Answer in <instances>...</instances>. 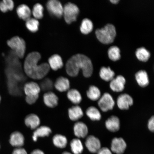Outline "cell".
I'll return each instance as SVG.
<instances>
[{
	"mask_svg": "<svg viewBox=\"0 0 154 154\" xmlns=\"http://www.w3.org/2000/svg\"><path fill=\"white\" fill-rule=\"evenodd\" d=\"M41 58L39 53L32 52L28 54L25 59L24 72L27 75L33 79H42L49 72L50 67L48 63H43L38 64Z\"/></svg>",
	"mask_w": 154,
	"mask_h": 154,
	"instance_id": "obj_1",
	"label": "cell"
},
{
	"mask_svg": "<svg viewBox=\"0 0 154 154\" xmlns=\"http://www.w3.org/2000/svg\"><path fill=\"white\" fill-rule=\"evenodd\" d=\"M80 69H82L85 77L89 78L93 73V65L88 57L82 54H77L67 61L66 70L69 76L74 77L78 76Z\"/></svg>",
	"mask_w": 154,
	"mask_h": 154,
	"instance_id": "obj_2",
	"label": "cell"
},
{
	"mask_svg": "<svg viewBox=\"0 0 154 154\" xmlns=\"http://www.w3.org/2000/svg\"><path fill=\"white\" fill-rule=\"evenodd\" d=\"M95 34L100 42L108 44L112 43L114 41L116 32L115 26L112 24H108L104 27L96 30Z\"/></svg>",
	"mask_w": 154,
	"mask_h": 154,
	"instance_id": "obj_3",
	"label": "cell"
},
{
	"mask_svg": "<svg viewBox=\"0 0 154 154\" xmlns=\"http://www.w3.org/2000/svg\"><path fill=\"white\" fill-rule=\"evenodd\" d=\"M7 44L9 47L15 52V54L20 58L24 56L26 51V43L22 38L14 36L8 40Z\"/></svg>",
	"mask_w": 154,
	"mask_h": 154,
	"instance_id": "obj_4",
	"label": "cell"
},
{
	"mask_svg": "<svg viewBox=\"0 0 154 154\" xmlns=\"http://www.w3.org/2000/svg\"><path fill=\"white\" fill-rule=\"evenodd\" d=\"M79 8L74 4L68 3L63 7V15L65 22L70 24L77 20L79 13Z\"/></svg>",
	"mask_w": 154,
	"mask_h": 154,
	"instance_id": "obj_5",
	"label": "cell"
},
{
	"mask_svg": "<svg viewBox=\"0 0 154 154\" xmlns=\"http://www.w3.org/2000/svg\"><path fill=\"white\" fill-rule=\"evenodd\" d=\"M98 105L104 112L112 110L115 105V102L110 94L105 93L98 100Z\"/></svg>",
	"mask_w": 154,
	"mask_h": 154,
	"instance_id": "obj_6",
	"label": "cell"
},
{
	"mask_svg": "<svg viewBox=\"0 0 154 154\" xmlns=\"http://www.w3.org/2000/svg\"><path fill=\"white\" fill-rule=\"evenodd\" d=\"M47 7L50 14L57 18H60L63 15V7L57 0H51L47 4Z\"/></svg>",
	"mask_w": 154,
	"mask_h": 154,
	"instance_id": "obj_7",
	"label": "cell"
},
{
	"mask_svg": "<svg viewBox=\"0 0 154 154\" xmlns=\"http://www.w3.org/2000/svg\"><path fill=\"white\" fill-rule=\"evenodd\" d=\"M117 106L121 110H127L133 104L134 100L131 96L127 94H121L117 98Z\"/></svg>",
	"mask_w": 154,
	"mask_h": 154,
	"instance_id": "obj_8",
	"label": "cell"
},
{
	"mask_svg": "<svg viewBox=\"0 0 154 154\" xmlns=\"http://www.w3.org/2000/svg\"><path fill=\"white\" fill-rule=\"evenodd\" d=\"M85 144L87 149L92 153H97L101 148V143L100 140L92 135L87 137Z\"/></svg>",
	"mask_w": 154,
	"mask_h": 154,
	"instance_id": "obj_9",
	"label": "cell"
},
{
	"mask_svg": "<svg viewBox=\"0 0 154 154\" xmlns=\"http://www.w3.org/2000/svg\"><path fill=\"white\" fill-rule=\"evenodd\" d=\"M127 144L122 138L116 137L112 140L111 144V151L116 154H123L126 149Z\"/></svg>",
	"mask_w": 154,
	"mask_h": 154,
	"instance_id": "obj_10",
	"label": "cell"
},
{
	"mask_svg": "<svg viewBox=\"0 0 154 154\" xmlns=\"http://www.w3.org/2000/svg\"><path fill=\"white\" fill-rule=\"evenodd\" d=\"M9 142L13 147H22L25 143L24 137L22 133L18 131H16L11 134Z\"/></svg>",
	"mask_w": 154,
	"mask_h": 154,
	"instance_id": "obj_11",
	"label": "cell"
},
{
	"mask_svg": "<svg viewBox=\"0 0 154 154\" xmlns=\"http://www.w3.org/2000/svg\"><path fill=\"white\" fill-rule=\"evenodd\" d=\"M23 90L26 96L39 95L41 91L40 85L33 82L26 83L23 87Z\"/></svg>",
	"mask_w": 154,
	"mask_h": 154,
	"instance_id": "obj_12",
	"label": "cell"
},
{
	"mask_svg": "<svg viewBox=\"0 0 154 154\" xmlns=\"http://www.w3.org/2000/svg\"><path fill=\"white\" fill-rule=\"evenodd\" d=\"M126 82V79L124 76L119 75L111 81L109 86L113 91L117 92H122L124 89Z\"/></svg>",
	"mask_w": 154,
	"mask_h": 154,
	"instance_id": "obj_13",
	"label": "cell"
},
{
	"mask_svg": "<svg viewBox=\"0 0 154 154\" xmlns=\"http://www.w3.org/2000/svg\"><path fill=\"white\" fill-rule=\"evenodd\" d=\"M43 98L44 104L48 107L53 108L58 104V97L51 91L46 92L44 94Z\"/></svg>",
	"mask_w": 154,
	"mask_h": 154,
	"instance_id": "obj_14",
	"label": "cell"
},
{
	"mask_svg": "<svg viewBox=\"0 0 154 154\" xmlns=\"http://www.w3.org/2000/svg\"><path fill=\"white\" fill-rule=\"evenodd\" d=\"M51 133L52 130L49 127L45 126H39L34 130L32 139L34 142H36L38 138L49 136Z\"/></svg>",
	"mask_w": 154,
	"mask_h": 154,
	"instance_id": "obj_15",
	"label": "cell"
},
{
	"mask_svg": "<svg viewBox=\"0 0 154 154\" xmlns=\"http://www.w3.org/2000/svg\"><path fill=\"white\" fill-rule=\"evenodd\" d=\"M24 123L28 128L35 130L40 126V120L37 115L34 113H30L25 117Z\"/></svg>",
	"mask_w": 154,
	"mask_h": 154,
	"instance_id": "obj_16",
	"label": "cell"
},
{
	"mask_svg": "<svg viewBox=\"0 0 154 154\" xmlns=\"http://www.w3.org/2000/svg\"><path fill=\"white\" fill-rule=\"evenodd\" d=\"M73 130L75 135L78 138H85L88 133L87 126L82 122H76L74 125Z\"/></svg>",
	"mask_w": 154,
	"mask_h": 154,
	"instance_id": "obj_17",
	"label": "cell"
},
{
	"mask_svg": "<svg viewBox=\"0 0 154 154\" xmlns=\"http://www.w3.org/2000/svg\"><path fill=\"white\" fill-rule=\"evenodd\" d=\"M54 85L56 89L61 92L68 91L70 86L68 79L63 76L58 78Z\"/></svg>",
	"mask_w": 154,
	"mask_h": 154,
	"instance_id": "obj_18",
	"label": "cell"
},
{
	"mask_svg": "<svg viewBox=\"0 0 154 154\" xmlns=\"http://www.w3.org/2000/svg\"><path fill=\"white\" fill-rule=\"evenodd\" d=\"M105 126L109 131L113 132L118 131L120 128V119L117 116H112L106 121Z\"/></svg>",
	"mask_w": 154,
	"mask_h": 154,
	"instance_id": "obj_19",
	"label": "cell"
},
{
	"mask_svg": "<svg viewBox=\"0 0 154 154\" xmlns=\"http://www.w3.org/2000/svg\"><path fill=\"white\" fill-rule=\"evenodd\" d=\"M69 119L73 121H78L83 116L84 112L82 108L78 105L73 106L68 109Z\"/></svg>",
	"mask_w": 154,
	"mask_h": 154,
	"instance_id": "obj_20",
	"label": "cell"
},
{
	"mask_svg": "<svg viewBox=\"0 0 154 154\" xmlns=\"http://www.w3.org/2000/svg\"><path fill=\"white\" fill-rule=\"evenodd\" d=\"M48 64L50 68L53 70L57 71L60 69L63 66V63L62 58L60 56L54 54L50 57L48 60Z\"/></svg>",
	"mask_w": 154,
	"mask_h": 154,
	"instance_id": "obj_21",
	"label": "cell"
},
{
	"mask_svg": "<svg viewBox=\"0 0 154 154\" xmlns=\"http://www.w3.org/2000/svg\"><path fill=\"white\" fill-rule=\"evenodd\" d=\"M135 78L138 85L142 88L146 87L149 85V80L146 71L140 70L136 73Z\"/></svg>",
	"mask_w": 154,
	"mask_h": 154,
	"instance_id": "obj_22",
	"label": "cell"
},
{
	"mask_svg": "<svg viewBox=\"0 0 154 154\" xmlns=\"http://www.w3.org/2000/svg\"><path fill=\"white\" fill-rule=\"evenodd\" d=\"M67 97L69 101L76 105L80 103L82 100V96L80 92L74 88L70 89L67 91Z\"/></svg>",
	"mask_w": 154,
	"mask_h": 154,
	"instance_id": "obj_23",
	"label": "cell"
},
{
	"mask_svg": "<svg viewBox=\"0 0 154 154\" xmlns=\"http://www.w3.org/2000/svg\"><path fill=\"white\" fill-rule=\"evenodd\" d=\"M17 13L19 18L26 21L30 18L32 14L29 8L25 5H19L17 9Z\"/></svg>",
	"mask_w": 154,
	"mask_h": 154,
	"instance_id": "obj_24",
	"label": "cell"
},
{
	"mask_svg": "<svg viewBox=\"0 0 154 154\" xmlns=\"http://www.w3.org/2000/svg\"><path fill=\"white\" fill-rule=\"evenodd\" d=\"M52 142L54 146L60 149H64L68 143L66 137L60 134H57L53 136Z\"/></svg>",
	"mask_w": 154,
	"mask_h": 154,
	"instance_id": "obj_25",
	"label": "cell"
},
{
	"mask_svg": "<svg viewBox=\"0 0 154 154\" xmlns=\"http://www.w3.org/2000/svg\"><path fill=\"white\" fill-rule=\"evenodd\" d=\"M71 151L73 154H81L84 150L82 142L79 138H74L70 142Z\"/></svg>",
	"mask_w": 154,
	"mask_h": 154,
	"instance_id": "obj_26",
	"label": "cell"
},
{
	"mask_svg": "<svg viewBox=\"0 0 154 154\" xmlns=\"http://www.w3.org/2000/svg\"><path fill=\"white\" fill-rule=\"evenodd\" d=\"M87 96L90 100L92 101L98 100L101 97L100 90L97 87L92 85L90 87L87 91Z\"/></svg>",
	"mask_w": 154,
	"mask_h": 154,
	"instance_id": "obj_27",
	"label": "cell"
},
{
	"mask_svg": "<svg viewBox=\"0 0 154 154\" xmlns=\"http://www.w3.org/2000/svg\"><path fill=\"white\" fill-rule=\"evenodd\" d=\"M115 75L114 72L109 67H103L100 70V77L106 82H111L114 78Z\"/></svg>",
	"mask_w": 154,
	"mask_h": 154,
	"instance_id": "obj_28",
	"label": "cell"
},
{
	"mask_svg": "<svg viewBox=\"0 0 154 154\" xmlns=\"http://www.w3.org/2000/svg\"><path fill=\"white\" fill-rule=\"evenodd\" d=\"M86 114L87 116L94 121H99L101 118L100 112L97 108L94 106H90L86 109Z\"/></svg>",
	"mask_w": 154,
	"mask_h": 154,
	"instance_id": "obj_29",
	"label": "cell"
},
{
	"mask_svg": "<svg viewBox=\"0 0 154 154\" xmlns=\"http://www.w3.org/2000/svg\"><path fill=\"white\" fill-rule=\"evenodd\" d=\"M93 29V24L92 21L88 18L82 20L80 29L82 34H88L92 32Z\"/></svg>",
	"mask_w": 154,
	"mask_h": 154,
	"instance_id": "obj_30",
	"label": "cell"
},
{
	"mask_svg": "<svg viewBox=\"0 0 154 154\" xmlns=\"http://www.w3.org/2000/svg\"><path fill=\"white\" fill-rule=\"evenodd\" d=\"M137 57L139 60L146 62L150 57V53L146 48L141 47L137 50L136 52Z\"/></svg>",
	"mask_w": 154,
	"mask_h": 154,
	"instance_id": "obj_31",
	"label": "cell"
},
{
	"mask_svg": "<svg viewBox=\"0 0 154 154\" xmlns=\"http://www.w3.org/2000/svg\"><path fill=\"white\" fill-rule=\"evenodd\" d=\"M108 56L109 58L113 61L119 60L121 58L120 49L116 46H112L108 50Z\"/></svg>",
	"mask_w": 154,
	"mask_h": 154,
	"instance_id": "obj_32",
	"label": "cell"
},
{
	"mask_svg": "<svg viewBox=\"0 0 154 154\" xmlns=\"http://www.w3.org/2000/svg\"><path fill=\"white\" fill-rule=\"evenodd\" d=\"M26 27L29 31L35 32L38 30L39 23L37 19L30 18L26 21Z\"/></svg>",
	"mask_w": 154,
	"mask_h": 154,
	"instance_id": "obj_33",
	"label": "cell"
},
{
	"mask_svg": "<svg viewBox=\"0 0 154 154\" xmlns=\"http://www.w3.org/2000/svg\"><path fill=\"white\" fill-rule=\"evenodd\" d=\"M14 3L11 0H3L0 2V10L3 13L12 11L14 8Z\"/></svg>",
	"mask_w": 154,
	"mask_h": 154,
	"instance_id": "obj_34",
	"label": "cell"
},
{
	"mask_svg": "<svg viewBox=\"0 0 154 154\" xmlns=\"http://www.w3.org/2000/svg\"><path fill=\"white\" fill-rule=\"evenodd\" d=\"M44 8L43 6L39 3L34 5L32 13L35 19H41L43 17Z\"/></svg>",
	"mask_w": 154,
	"mask_h": 154,
	"instance_id": "obj_35",
	"label": "cell"
},
{
	"mask_svg": "<svg viewBox=\"0 0 154 154\" xmlns=\"http://www.w3.org/2000/svg\"><path fill=\"white\" fill-rule=\"evenodd\" d=\"M54 86L53 82L49 79L47 78L42 81L40 86L41 90L46 92L51 91Z\"/></svg>",
	"mask_w": 154,
	"mask_h": 154,
	"instance_id": "obj_36",
	"label": "cell"
},
{
	"mask_svg": "<svg viewBox=\"0 0 154 154\" xmlns=\"http://www.w3.org/2000/svg\"><path fill=\"white\" fill-rule=\"evenodd\" d=\"M38 97H39V95L26 96V103L29 105H33L37 101Z\"/></svg>",
	"mask_w": 154,
	"mask_h": 154,
	"instance_id": "obj_37",
	"label": "cell"
},
{
	"mask_svg": "<svg viewBox=\"0 0 154 154\" xmlns=\"http://www.w3.org/2000/svg\"><path fill=\"white\" fill-rule=\"evenodd\" d=\"M12 154H28L26 150L24 148H16L13 150Z\"/></svg>",
	"mask_w": 154,
	"mask_h": 154,
	"instance_id": "obj_38",
	"label": "cell"
},
{
	"mask_svg": "<svg viewBox=\"0 0 154 154\" xmlns=\"http://www.w3.org/2000/svg\"><path fill=\"white\" fill-rule=\"evenodd\" d=\"M148 128L150 131L153 132L154 131V117L152 116L149 119L148 122Z\"/></svg>",
	"mask_w": 154,
	"mask_h": 154,
	"instance_id": "obj_39",
	"label": "cell"
},
{
	"mask_svg": "<svg viewBox=\"0 0 154 154\" xmlns=\"http://www.w3.org/2000/svg\"><path fill=\"white\" fill-rule=\"evenodd\" d=\"M97 154H112L110 149L107 147L101 148L97 152Z\"/></svg>",
	"mask_w": 154,
	"mask_h": 154,
	"instance_id": "obj_40",
	"label": "cell"
},
{
	"mask_svg": "<svg viewBox=\"0 0 154 154\" xmlns=\"http://www.w3.org/2000/svg\"><path fill=\"white\" fill-rule=\"evenodd\" d=\"M30 154H45L42 150L39 149H36L32 151Z\"/></svg>",
	"mask_w": 154,
	"mask_h": 154,
	"instance_id": "obj_41",
	"label": "cell"
},
{
	"mask_svg": "<svg viewBox=\"0 0 154 154\" xmlns=\"http://www.w3.org/2000/svg\"><path fill=\"white\" fill-rule=\"evenodd\" d=\"M110 1L112 3L114 4H116L118 3L119 0H110Z\"/></svg>",
	"mask_w": 154,
	"mask_h": 154,
	"instance_id": "obj_42",
	"label": "cell"
},
{
	"mask_svg": "<svg viewBox=\"0 0 154 154\" xmlns=\"http://www.w3.org/2000/svg\"><path fill=\"white\" fill-rule=\"evenodd\" d=\"M62 154H72V153L70 152L65 151L64 152H63L62 153Z\"/></svg>",
	"mask_w": 154,
	"mask_h": 154,
	"instance_id": "obj_43",
	"label": "cell"
},
{
	"mask_svg": "<svg viewBox=\"0 0 154 154\" xmlns=\"http://www.w3.org/2000/svg\"><path fill=\"white\" fill-rule=\"evenodd\" d=\"M1 100H2L1 96V95H0V103H1Z\"/></svg>",
	"mask_w": 154,
	"mask_h": 154,
	"instance_id": "obj_44",
	"label": "cell"
},
{
	"mask_svg": "<svg viewBox=\"0 0 154 154\" xmlns=\"http://www.w3.org/2000/svg\"><path fill=\"white\" fill-rule=\"evenodd\" d=\"M0 147H1V146H0Z\"/></svg>",
	"mask_w": 154,
	"mask_h": 154,
	"instance_id": "obj_45",
	"label": "cell"
}]
</instances>
